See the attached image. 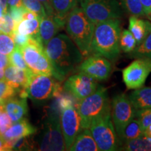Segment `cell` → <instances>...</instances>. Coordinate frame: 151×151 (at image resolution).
Returning a JSON list of instances; mask_svg holds the SVG:
<instances>
[{"label": "cell", "instance_id": "cell-1", "mask_svg": "<svg viewBox=\"0 0 151 151\" xmlns=\"http://www.w3.org/2000/svg\"><path fill=\"white\" fill-rule=\"evenodd\" d=\"M44 51L52 68V76L62 82L74 72L83 59L71 38L64 34L55 36L44 47Z\"/></svg>", "mask_w": 151, "mask_h": 151}, {"label": "cell", "instance_id": "cell-2", "mask_svg": "<svg viewBox=\"0 0 151 151\" xmlns=\"http://www.w3.org/2000/svg\"><path fill=\"white\" fill-rule=\"evenodd\" d=\"M121 25L119 19H111L95 24L91 52L115 62L120 53Z\"/></svg>", "mask_w": 151, "mask_h": 151}, {"label": "cell", "instance_id": "cell-3", "mask_svg": "<svg viewBox=\"0 0 151 151\" xmlns=\"http://www.w3.org/2000/svg\"><path fill=\"white\" fill-rule=\"evenodd\" d=\"M66 31L83 56L91 53L94 24L81 7H75L66 19Z\"/></svg>", "mask_w": 151, "mask_h": 151}, {"label": "cell", "instance_id": "cell-4", "mask_svg": "<svg viewBox=\"0 0 151 151\" xmlns=\"http://www.w3.org/2000/svg\"><path fill=\"white\" fill-rule=\"evenodd\" d=\"M80 101L77 110L83 129L89 128L94 119L111 111L108 90L103 86L98 87L94 92Z\"/></svg>", "mask_w": 151, "mask_h": 151}, {"label": "cell", "instance_id": "cell-5", "mask_svg": "<svg viewBox=\"0 0 151 151\" xmlns=\"http://www.w3.org/2000/svg\"><path fill=\"white\" fill-rule=\"evenodd\" d=\"M62 92L59 81L52 76L32 73L27 86L20 90L19 94L22 98H29L35 102H43L57 97Z\"/></svg>", "mask_w": 151, "mask_h": 151}, {"label": "cell", "instance_id": "cell-6", "mask_svg": "<svg viewBox=\"0 0 151 151\" xmlns=\"http://www.w3.org/2000/svg\"><path fill=\"white\" fill-rule=\"evenodd\" d=\"M60 111L52 106L38 141L39 150H66L60 125Z\"/></svg>", "mask_w": 151, "mask_h": 151}, {"label": "cell", "instance_id": "cell-7", "mask_svg": "<svg viewBox=\"0 0 151 151\" xmlns=\"http://www.w3.org/2000/svg\"><path fill=\"white\" fill-rule=\"evenodd\" d=\"M89 129L99 150H119V139L111 120V111L94 119Z\"/></svg>", "mask_w": 151, "mask_h": 151}, {"label": "cell", "instance_id": "cell-8", "mask_svg": "<svg viewBox=\"0 0 151 151\" xmlns=\"http://www.w3.org/2000/svg\"><path fill=\"white\" fill-rule=\"evenodd\" d=\"M81 8L94 24L119 19L123 14L118 0H80Z\"/></svg>", "mask_w": 151, "mask_h": 151}, {"label": "cell", "instance_id": "cell-9", "mask_svg": "<svg viewBox=\"0 0 151 151\" xmlns=\"http://www.w3.org/2000/svg\"><path fill=\"white\" fill-rule=\"evenodd\" d=\"M22 56L34 73L52 76V68L44 48L37 38L30 37L29 42L20 48Z\"/></svg>", "mask_w": 151, "mask_h": 151}, {"label": "cell", "instance_id": "cell-10", "mask_svg": "<svg viewBox=\"0 0 151 151\" xmlns=\"http://www.w3.org/2000/svg\"><path fill=\"white\" fill-rule=\"evenodd\" d=\"M111 115L118 137L127 124L135 118L136 110L126 94H117L111 102Z\"/></svg>", "mask_w": 151, "mask_h": 151}, {"label": "cell", "instance_id": "cell-11", "mask_svg": "<svg viewBox=\"0 0 151 151\" xmlns=\"http://www.w3.org/2000/svg\"><path fill=\"white\" fill-rule=\"evenodd\" d=\"M151 72V60L137 58L122 70V79L127 89L143 87Z\"/></svg>", "mask_w": 151, "mask_h": 151}, {"label": "cell", "instance_id": "cell-12", "mask_svg": "<svg viewBox=\"0 0 151 151\" xmlns=\"http://www.w3.org/2000/svg\"><path fill=\"white\" fill-rule=\"evenodd\" d=\"M60 125L66 150H69L75 139L83 129L81 117L77 109L73 105L62 109L60 111Z\"/></svg>", "mask_w": 151, "mask_h": 151}, {"label": "cell", "instance_id": "cell-13", "mask_svg": "<svg viewBox=\"0 0 151 151\" xmlns=\"http://www.w3.org/2000/svg\"><path fill=\"white\" fill-rule=\"evenodd\" d=\"M96 80L86 73L78 72L70 76L64 84V89L78 100L83 99L97 89Z\"/></svg>", "mask_w": 151, "mask_h": 151}, {"label": "cell", "instance_id": "cell-14", "mask_svg": "<svg viewBox=\"0 0 151 151\" xmlns=\"http://www.w3.org/2000/svg\"><path fill=\"white\" fill-rule=\"evenodd\" d=\"M111 71L112 66L108 59L93 54L81 62L76 72L86 73L94 80L104 81L109 78Z\"/></svg>", "mask_w": 151, "mask_h": 151}, {"label": "cell", "instance_id": "cell-15", "mask_svg": "<svg viewBox=\"0 0 151 151\" xmlns=\"http://www.w3.org/2000/svg\"><path fill=\"white\" fill-rule=\"evenodd\" d=\"M66 21L58 18L55 14L43 17L40 20L39 27V39L44 48L50 39L56 36L65 27Z\"/></svg>", "mask_w": 151, "mask_h": 151}, {"label": "cell", "instance_id": "cell-16", "mask_svg": "<svg viewBox=\"0 0 151 151\" xmlns=\"http://www.w3.org/2000/svg\"><path fill=\"white\" fill-rule=\"evenodd\" d=\"M32 73L31 70L25 71L9 65L6 67L4 78L11 87L19 91L27 86L30 76Z\"/></svg>", "mask_w": 151, "mask_h": 151}, {"label": "cell", "instance_id": "cell-17", "mask_svg": "<svg viewBox=\"0 0 151 151\" xmlns=\"http://www.w3.org/2000/svg\"><path fill=\"white\" fill-rule=\"evenodd\" d=\"M4 108L13 122L22 120L27 113V98L11 97L3 103Z\"/></svg>", "mask_w": 151, "mask_h": 151}, {"label": "cell", "instance_id": "cell-18", "mask_svg": "<svg viewBox=\"0 0 151 151\" xmlns=\"http://www.w3.org/2000/svg\"><path fill=\"white\" fill-rule=\"evenodd\" d=\"M129 30L139 46L151 32V22L139 18V17L131 16L129 19Z\"/></svg>", "mask_w": 151, "mask_h": 151}, {"label": "cell", "instance_id": "cell-19", "mask_svg": "<svg viewBox=\"0 0 151 151\" xmlns=\"http://www.w3.org/2000/svg\"><path fill=\"white\" fill-rule=\"evenodd\" d=\"M69 150L71 151H99L89 128L81 130Z\"/></svg>", "mask_w": 151, "mask_h": 151}, {"label": "cell", "instance_id": "cell-20", "mask_svg": "<svg viewBox=\"0 0 151 151\" xmlns=\"http://www.w3.org/2000/svg\"><path fill=\"white\" fill-rule=\"evenodd\" d=\"M37 132V128L34 127L26 119L22 118L17 123L11 125L8 130L2 134L4 140L11 139H19L21 137H29Z\"/></svg>", "mask_w": 151, "mask_h": 151}, {"label": "cell", "instance_id": "cell-21", "mask_svg": "<svg viewBox=\"0 0 151 151\" xmlns=\"http://www.w3.org/2000/svg\"><path fill=\"white\" fill-rule=\"evenodd\" d=\"M128 97L135 110L151 108V86L135 89Z\"/></svg>", "mask_w": 151, "mask_h": 151}, {"label": "cell", "instance_id": "cell-22", "mask_svg": "<svg viewBox=\"0 0 151 151\" xmlns=\"http://www.w3.org/2000/svg\"><path fill=\"white\" fill-rule=\"evenodd\" d=\"M144 135L143 129L141 127L140 122L136 119H132L129 123L127 124L122 131L121 135L118 137L119 139V147L122 143L126 141L137 139Z\"/></svg>", "mask_w": 151, "mask_h": 151}, {"label": "cell", "instance_id": "cell-23", "mask_svg": "<svg viewBox=\"0 0 151 151\" xmlns=\"http://www.w3.org/2000/svg\"><path fill=\"white\" fill-rule=\"evenodd\" d=\"M80 0H51L54 14L66 21L68 14L78 6Z\"/></svg>", "mask_w": 151, "mask_h": 151}, {"label": "cell", "instance_id": "cell-24", "mask_svg": "<svg viewBox=\"0 0 151 151\" xmlns=\"http://www.w3.org/2000/svg\"><path fill=\"white\" fill-rule=\"evenodd\" d=\"M41 18H37L31 20H22L16 24L14 32L22 35L37 37L39 35V27Z\"/></svg>", "mask_w": 151, "mask_h": 151}, {"label": "cell", "instance_id": "cell-25", "mask_svg": "<svg viewBox=\"0 0 151 151\" xmlns=\"http://www.w3.org/2000/svg\"><path fill=\"white\" fill-rule=\"evenodd\" d=\"M120 150L151 151V138L142 136L137 139L129 140L119 147Z\"/></svg>", "mask_w": 151, "mask_h": 151}, {"label": "cell", "instance_id": "cell-26", "mask_svg": "<svg viewBox=\"0 0 151 151\" xmlns=\"http://www.w3.org/2000/svg\"><path fill=\"white\" fill-rule=\"evenodd\" d=\"M132 58H147L151 60V32L143 42L136 47L134 50L129 53Z\"/></svg>", "mask_w": 151, "mask_h": 151}, {"label": "cell", "instance_id": "cell-27", "mask_svg": "<svg viewBox=\"0 0 151 151\" xmlns=\"http://www.w3.org/2000/svg\"><path fill=\"white\" fill-rule=\"evenodd\" d=\"M122 10L131 16L142 17L145 16L140 0H118Z\"/></svg>", "mask_w": 151, "mask_h": 151}, {"label": "cell", "instance_id": "cell-28", "mask_svg": "<svg viewBox=\"0 0 151 151\" xmlns=\"http://www.w3.org/2000/svg\"><path fill=\"white\" fill-rule=\"evenodd\" d=\"M137 46V41L129 30L124 29L120 37V50L125 53H130Z\"/></svg>", "mask_w": 151, "mask_h": 151}, {"label": "cell", "instance_id": "cell-29", "mask_svg": "<svg viewBox=\"0 0 151 151\" xmlns=\"http://www.w3.org/2000/svg\"><path fill=\"white\" fill-rule=\"evenodd\" d=\"M16 48L12 36L0 33V53L9 55Z\"/></svg>", "mask_w": 151, "mask_h": 151}, {"label": "cell", "instance_id": "cell-30", "mask_svg": "<svg viewBox=\"0 0 151 151\" xmlns=\"http://www.w3.org/2000/svg\"><path fill=\"white\" fill-rule=\"evenodd\" d=\"M22 3L27 10L35 13L41 19L47 16L44 6L38 0H22Z\"/></svg>", "mask_w": 151, "mask_h": 151}, {"label": "cell", "instance_id": "cell-31", "mask_svg": "<svg viewBox=\"0 0 151 151\" xmlns=\"http://www.w3.org/2000/svg\"><path fill=\"white\" fill-rule=\"evenodd\" d=\"M8 56L10 65H14L15 67L20 68V69H23V70L25 71L30 70L29 68L28 67L27 63L24 61L20 49L16 48Z\"/></svg>", "mask_w": 151, "mask_h": 151}, {"label": "cell", "instance_id": "cell-32", "mask_svg": "<svg viewBox=\"0 0 151 151\" xmlns=\"http://www.w3.org/2000/svg\"><path fill=\"white\" fill-rule=\"evenodd\" d=\"M16 23L8 13H6L0 18V32L12 35L14 32Z\"/></svg>", "mask_w": 151, "mask_h": 151}, {"label": "cell", "instance_id": "cell-33", "mask_svg": "<svg viewBox=\"0 0 151 151\" xmlns=\"http://www.w3.org/2000/svg\"><path fill=\"white\" fill-rule=\"evenodd\" d=\"M17 90L11 87L6 81H0V103H4L6 99L16 95Z\"/></svg>", "mask_w": 151, "mask_h": 151}, {"label": "cell", "instance_id": "cell-34", "mask_svg": "<svg viewBox=\"0 0 151 151\" xmlns=\"http://www.w3.org/2000/svg\"><path fill=\"white\" fill-rule=\"evenodd\" d=\"M135 118L139 120L144 130L148 125L151 124V108L136 110Z\"/></svg>", "mask_w": 151, "mask_h": 151}, {"label": "cell", "instance_id": "cell-35", "mask_svg": "<svg viewBox=\"0 0 151 151\" xmlns=\"http://www.w3.org/2000/svg\"><path fill=\"white\" fill-rule=\"evenodd\" d=\"M29 137L16 139L11 150H29L34 148V143L30 140Z\"/></svg>", "mask_w": 151, "mask_h": 151}, {"label": "cell", "instance_id": "cell-36", "mask_svg": "<svg viewBox=\"0 0 151 151\" xmlns=\"http://www.w3.org/2000/svg\"><path fill=\"white\" fill-rule=\"evenodd\" d=\"M27 10V9L23 5L20 6H11L9 7L7 13L10 15L16 24L22 20V16Z\"/></svg>", "mask_w": 151, "mask_h": 151}, {"label": "cell", "instance_id": "cell-37", "mask_svg": "<svg viewBox=\"0 0 151 151\" xmlns=\"http://www.w3.org/2000/svg\"><path fill=\"white\" fill-rule=\"evenodd\" d=\"M13 122L4 110V106L0 110V134L1 135L12 125Z\"/></svg>", "mask_w": 151, "mask_h": 151}, {"label": "cell", "instance_id": "cell-38", "mask_svg": "<svg viewBox=\"0 0 151 151\" xmlns=\"http://www.w3.org/2000/svg\"><path fill=\"white\" fill-rule=\"evenodd\" d=\"M11 36H12L13 39H14L16 48L19 49L22 48V47H24L27 44L30 37V36L22 35L17 32H14V34Z\"/></svg>", "mask_w": 151, "mask_h": 151}, {"label": "cell", "instance_id": "cell-39", "mask_svg": "<svg viewBox=\"0 0 151 151\" xmlns=\"http://www.w3.org/2000/svg\"><path fill=\"white\" fill-rule=\"evenodd\" d=\"M140 1L143 6L145 16L151 20V0H140Z\"/></svg>", "mask_w": 151, "mask_h": 151}, {"label": "cell", "instance_id": "cell-40", "mask_svg": "<svg viewBox=\"0 0 151 151\" xmlns=\"http://www.w3.org/2000/svg\"><path fill=\"white\" fill-rule=\"evenodd\" d=\"M38 1H40V2L43 5L45 9H46V14L48 15V16L54 14V11L53 9H52L51 0H38Z\"/></svg>", "mask_w": 151, "mask_h": 151}, {"label": "cell", "instance_id": "cell-41", "mask_svg": "<svg viewBox=\"0 0 151 151\" xmlns=\"http://www.w3.org/2000/svg\"><path fill=\"white\" fill-rule=\"evenodd\" d=\"M9 65L10 63H9V56L0 53V68L5 69Z\"/></svg>", "mask_w": 151, "mask_h": 151}, {"label": "cell", "instance_id": "cell-42", "mask_svg": "<svg viewBox=\"0 0 151 151\" xmlns=\"http://www.w3.org/2000/svg\"><path fill=\"white\" fill-rule=\"evenodd\" d=\"M39 17L37 14H35V13L32 12L29 10H27L24 12L23 14V16H22V20H31V19H34Z\"/></svg>", "mask_w": 151, "mask_h": 151}, {"label": "cell", "instance_id": "cell-43", "mask_svg": "<svg viewBox=\"0 0 151 151\" xmlns=\"http://www.w3.org/2000/svg\"><path fill=\"white\" fill-rule=\"evenodd\" d=\"M7 3H8L9 7L22 6V0H7Z\"/></svg>", "mask_w": 151, "mask_h": 151}, {"label": "cell", "instance_id": "cell-44", "mask_svg": "<svg viewBox=\"0 0 151 151\" xmlns=\"http://www.w3.org/2000/svg\"><path fill=\"white\" fill-rule=\"evenodd\" d=\"M0 6L3 9L4 13V14L7 13V11H8V3H7V0H0Z\"/></svg>", "mask_w": 151, "mask_h": 151}, {"label": "cell", "instance_id": "cell-45", "mask_svg": "<svg viewBox=\"0 0 151 151\" xmlns=\"http://www.w3.org/2000/svg\"><path fill=\"white\" fill-rule=\"evenodd\" d=\"M143 134H144V136H146V137L151 138V124L148 125L146 129L143 130Z\"/></svg>", "mask_w": 151, "mask_h": 151}, {"label": "cell", "instance_id": "cell-46", "mask_svg": "<svg viewBox=\"0 0 151 151\" xmlns=\"http://www.w3.org/2000/svg\"><path fill=\"white\" fill-rule=\"evenodd\" d=\"M6 142L5 140L4 139V138L1 136L0 137V150H6Z\"/></svg>", "mask_w": 151, "mask_h": 151}, {"label": "cell", "instance_id": "cell-47", "mask_svg": "<svg viewBox=\"0 0 151 151\" xmlns=\"http://www.w3.org/2000/svg\"><path fill=\"white\" fill-rule=\"evenodd\" d=\"M4 79V69L0 68V81Z\"/></svg>", "mask_w": 151, "mask_h": 151}, {"label": "cell", "instance_id": "cell-48", "mask_svg": "<svg viewBox=\"0 0 151 151\" xmlns=\"http://www.w3.org/2000/svg\"><path fill=\"white\" fill-rule=\"evenodd\" d=\"M4 14V13L3 9L1 8V6H0V18H1V17Z\"/></svg>", "mask_w": 151, "mask_h": 151}, {"label": "cell", "instance_id": "cell-49", "mask_svg": "<svg viewBox=\"0 0 151 151\" xmlns=\"http://www.w3.org/2000/svg\"><path fill=\"white\" fill-rule=\"evenodd\" d=\"M4 106H3V103H0V110H1V108Z\"/></svg>", "mask_w": 151, "mask_h": 151}]
</instances>
